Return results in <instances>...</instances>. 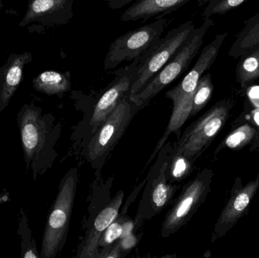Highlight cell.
<instances>
[{
	"mask_svg": "<svg viewBox=\"0 0 259 258\" xmlns=\"http://www.w3.org/2000/svg\"><path fill=\"white\" fill-rule=\"evenodd\" d=\"M78 183L77 168L62 178L59 192L47 218L41 245L40 258H55L65 246Z\"/></svg>",
	"mask_w": 259,
	"mask_h": 258,
	"instance_id": "7a4b0ae2",
	"label": "cell"
},
{
	"mask_svg": "<svg viewBox=\"0 0 259 258\" xmlns=\"http://www.w3.org/2000/svg\"><path fill=\"white\" fill-rule=\"evenodd\" d=\"M233 106L230 99L216 103L186 129L172 151L182 153L195 162L225 127Z\"/></svg>",
	"mask_w": 259,
	"mask_h": 258,
	"instance_id": "3957f363",
	"label": "cell"
},
{
	"mask_svg": "<svg viewBox=\"0 0 259 258\" xmlns=\"http://www.w3.org/2000/svg\"><path fill=\"white\" fill-rule=\"evenodd\" d=\"M122 257L119 242H115L112 246L104 248L101 252L99 253L97 258H119Z\"/></svg>",
	"mask_w": 259,
	"mask_h": 258,
	"instance_id": "cb8c5ba5",
	"label": "cell"
},
{
	"mask_svg": "<svg viewBox=\"0 0 259 258\" xmlns=\"http://www.w3.org/2000/svg\"><path fill=\"white\" fill-rule=\"evenodd\" d=\"M32 60L33 56L28 51L11 54L0 68V113L7 107L19 87L24 67Z\"/></svg>",
	"mask_w": 259,
	"mask_h": 258,
	"instance_id": "5bb4252c",
	"label": "cell"
},
{
	"mask_svg": "<svg viewBox=\"0 0 259 258\" xmlns=\"http://www.w3.org/2000/svg\"><path fill=\"white\" fill-rule=\"evenodd\" d=\"M124 192L120 191L113 199L100 212L92 228L87 235L84 241L79 248L77 257L97 258L99 251V242L102 235L109 225L118 218L120 208L123 202Z\"/></svg>",
	"mask_w": 259,
	"mask_h": 258,
	"instance_id": "4fadbf2b",
	"label": "cell"
},
{
	"mask_svg": "<svg viewBox=\"0 0 259 258\" xmlns=\"http://www.w3.org/2000/svg\"><path fill=\"white\" fill-rule=\"evenodd\" d=\"M3 197L1 196V195H0V203L3 202Z\"/></svg>",
	"mask_w": 259,
	"mask_h": 258,
	"instance_id": "4dcf8cb0",
	"label": "cell"
},
{
	"mask_svg": "<svg viewBox=\"0 0 259 258\" xmlns=\"http://www.w3.org/2000/svg\"><path fill=\"white\" fill-rule=\"evenodd\" d=\"M252 113H253L252 118H253L254 122H255V125L259 127V109H257L256 110L252 112Z\"/></svg>",
	"mask_w": 259,
	"mask_h": 258,
	"instance_id": "f1b7e54d",
	"label": "cell"
},
{
	"mask_svg": "<svg viewBox=\"0 0 259 258\" xmlns=\"http://www.w3.org/2000/svg\"><path fill=\"white\" fill-rule=\"evenodd\" d=\"M3 0H0V9H3Z\"/></svg>",
	"mask_w": 259,
	"mask_h": 258,
	"instance_id": "f546056e",
	"label": "cell"
},
{
	"mask_svg": "<svg viewBox=\"0 0 259 258\" xmlns=\"http://www.w3.org/2000/svg\"><path fill=\"white\" fill-rule=\"evenodd\" d=\"M259 47V12L245 23L229 51V56L238 59Z\"/></svg>",
	"mask_w": 259,
	"mask_h": 258,
	"instance_id": "2e32d148",
	"label": "cell"
},
{
	"mask_svg": "<svg viewBox=\"0 0 259 258\" xmlns=\"http://www.w3.org/2000/svg\"><path fill=\"white\" fill-rule=\"evenodd\" d=\"M33 87L37 92L48 95H60L71 89V74L56 71H46L33 80Z\"/></svg>",
	"mask_w": 259,
	"mask_h": 258,
	"instance_id": "e0dca14e",
	"label": "cell"
},
{
	"mask_svg": "<svg viewBox=\"0 0 259 258\" xmlns=\"http://www.w3.org/2000/svg\"><path fill=\"white\" fill-rule=\"evenodd\" d=\"M191 1L193 0H137L123 12L121 20L146 21L153 17H164Z\"/></svg>",
	"mask_w": 259,
	"mask_h": 258,
	"instance_id": "9a60e30c",
	"label": "cell"
},
{
	"mask_svg": "<svg viewBox=\"0 0 259 258\" xmlns=\"http://www.w3.org/2000/svg\"><path fill=\"white\" fill-rule=\"evenodd\" d=\"M169 156L159 168L150 171L149 180L146 184L143 198L140 201L135 225H140L145 220H149L162 212L170 204L177 191L178 185L169 183L166 177Z\"/></svg>",
	"mask_w": 259,
	"mask_h": 258,
	"instance_id": "9c48e42d",
	"label": "cell"
},
{
	"mask_svg": "<svg viewBox=\"0 0 259 258\" xmlns=\"http://www.w3.org/2000/svg\"><path fill=\"white\" fill-rule=\"evenodd\" d=\"M213 25L214 22L211 18H204L202 25L193 30L164 66L137 94L130 96L139 109L147 106L152 98L188 69L200 50L207 32Z\"/></svg>",
	"mask_w": 259,
	"mask_h": 258,
	"instance_id": "6da1fadb",
	"label": "cell"
},
{
	"mask_svg": "<svg viewBox=\"0 0 259 258\" xmlns=\"http://www.w3.org/2000/svg\"><path fill=\"white\" fill-rule=\"evenodd\" d=\"M164 17L120 36L111 44L104 60L105 70H111L124 62H131L144 54L156 41L168 24Z\"/></svg>",
	"mask_w": 259,
	"mask_h": 258,
	"instance_id": "52a82bcc",
	"label": "cell"
},
{
	"mask_svg": "<svg viewBox=\"0 0 259 258\" xmlns=\"http://www.w3.org/2000/svg\"><path fill=\"white\" fill-rule=\"evenodd\" d=\"M138 107L125 95L97 129L88 145V159L93 162L106 156L117 145L131 124Z\"/></svg>",
	"mask_w": 259,
	"mask_h": 258,
	"instance_id": "ba28073f",
	"label": "cell"
},
{
	"mask_svg": "<svg viewBox=\"0 0 259 258\" xmlns=\"http://www.w3.org/2000/svg\"><path fill=\"white\" fill-rule=\"evenodd\" d=\"M47 116L33 103L24 105L18 114L24 162L27 169L33 171L34 180L42 168L48 146L50 127Z\"/></svg>",
	"mask_w": 259,
	"mask_h": 258,
	"instance_id": "277c9868",
	"label": "cell"
},
{
	"mask_svg": "<svg viewBox=\"0 0 259 258\" xmlns=\"http://www.w3.org/2000/svg\"><path fill=\"white\" fill-rule=\"evenodd\" d=\"M255 140L258 141L259 142L258 126L252 125L251 123H246L239 126L235 130H232L225 141H223L219 148H217L215 154L223 147H227L232 150H240L243 149L249 144H252L253 146L252 148H254Z\"/></svg>",
	"mask_w": 259,
	"mask_h": 258,
	"instance_id": "ac0fdd59",
	"label": "cell"
},
{
	"mask_svg": "<svg viewBox=\"0 0 259 258\" xmlns=\"http://www.w3.org/2000/svg\"><path fill=\"white\" fill-rule=\"evenodd\" d=\"M134 227H135V223L132 220L124 218V221H123V233L121 238L124 237V236L132 233Z\"/></svg>",
	"mask_w": 259,
	"mask_h": 258,
	"instance_id": "83f0119b",
	"label": "cell"
},
{
	"mask_svg": "<svg viewBox=\"0 0 259 258\" xmlns=\"http://www.w3.org/2000/svg\"><path fill=\"white\" fill-rule=\"evenodd\" d=\"M74 0H28L20 27L32 23L47 27L66 25L74 16Z\"/></svg>",
	"mask_w": 259,
	"mask_h": 258,
	"instance_id": "7c38bea8",
	"label": "cell"
},
{
	"mask_svg": "<svg viewBox=\"0 0 259 258\" xmlns=\"http://www.w3.org/2000/svg\"><path fill=\"white\" fill-rule=\"evenodd\" d=\"M214 86L209 73L203 74L199 79L193 94V106L190 118L197 115L208 104L212 96Z\"/></svg>",
	"mask_w": 259,
	"mask_h": 258,
	"instance_id": "44dd1931",
	"label": "cell"
},
{
	"mask_svg": "<svg viewBox=\"0 0 259 258\" xmlns=\"http://www.w3.org/2000/svg\"><path fill=\"white\" fill-rule=\"evenodd\" d=\"M246 0H200L199 3H207L202 16L211 18L213 15H223L239 7Z\"/></svg>",
	"mask_w": 259,
	"mask_h": 258,
	"instance_id": "7402d4cb",
	"label": "cell"
},
{
	"mask_svg": "<svg viewBox=\"0 0 259 258\" xmlns=\"http://www.w3.org/2000/svg\"><path fill=\"white\" fill-rule=\"evenodd\" d=\"M123 218H117L102 235L99 242V248H109L121 239L123 233Z\"/></svg>",
	"mask_w": 259,
	"mask_h": 258,
	"instance_id": "603a6c76",
	"label": "cell"
},
{
	"mask_svg": "<svg viewBox=\"0 0 259 258\" xmlns=\"http://www.w3.org/2000/svg\"><path fill=\"white\" fill-rule=\"evenodd\" d=\"M248 95L252 105L257 109H259V86L250 88Z\"/></svg>",
	"mask_w": 259,
	"mask_h": 258,
	"instance_id": "4316f807",
	"label": "cell"
},
{
	"mask_svg": "<svg viewBox=\"0 0 259 258\" xmlns=\"http://www.w3.org/2000/svg\"><path fill=\"white\" fill-rule=\"evenodd\" d=\"M135 0H106L108 6L112 9H120L125 7Z\"/></svg>",
	"mask_w": 259,
	"mask_h": 258,
	"instance_id": "484cf974",
	"label": "cell"
},
{
	"mask_svg": "<svg viewBox=\"0 0 259 258\" xmlns=\"http://www.w3.org/2000/svg\"><path fill=\"white\" fill-rule=\"evenodd\" d=\"M140 57L134 59L127 66L115 71V80L107 86L94 108L90 123L93 132L97 131L120 101L131 93V88L137 78Z\"/></svg>",
	"mask_w": 259,
	"mask_h": 258,
	"instance_id": "30bf717a",
	"label": "cell"
},
{
	"mask_svg": "<svg viewBox=\"0 0 259 258\" xmlns=\"http://www.w3.org/2000/svg\"><path fill=\"white\" fill-rule=\"evenodd\" d=\"M196 28L193 21H188L167 32L140 57L137 78L130 96L137 94L173 57L180 47Z\"/></svg>",
	"mask_w": 259,
	"mask_h": 258,
	"instance_id": "8992f818",
	"label": "cell"
},
{
	"mask_svg": "<svg viewBox=\"0 0 259 258\" xmlns=\"http://www.w3.org/2000/svg\"><path fill=\"white\" fill-rule=\"evenodd\" d=\"M259 189V170L255 179L243 186L241 180H235L231 195L214 225L211 241L214 242L227 233L244 216Z\"/></svg>",
	"mask_w": 259,
	"mask_h": 258,
	"instance_id": "8fae6325",
	"label": "cell"
},
{
	"mask_svg": "<svg viewBox=\"0 0 259 258\" xmlns=\"http://www.w3.org/2000/svg\"><path fill=\"white\" fill-rule=\"evenodd\" d=\"M137 241L138 239H137V236L133 233L124 237L121 238L118 240V242H119L121 253L128 252L130 250L136 246Z\"/></svg>",
	"mask_w": 259,
	"mask_h": 258,
	"instance_id": "d4e9b609",
	"label": "cell"
},
{
	"mask_svg": "<svg viewBox=\"0 0 259 258\" xmlns=\"http://www.w3.org/2000/svg\"><path fill=\"white\" fill-rule=\"evenodd\" d=\"M194 162L182 153L172 151L169 156L166 177L170 183H179L189 177L194 169Z\"/></svg>",
	"mask_w": 259,
	"mask_h": 258,
	"instance_id": "ffe728a7",
	"label": "cell"
},
{
	"mask_svg": "<svg viewBox=\"0 0 259 258\" xmlns=\"http://www.w3.org/2000/svg\"><path fill=\"white\" fill-rule=\"evenodd\" d=\"M214 172L205 168L184 186L163 221L161 236L167 238L188 224L211 191Z\"/></svg>",
	"mask_w": 259,
	"mask_h": 258,
	"instance_id": "5b68a950",
	"label": "cell"
},
{
	"mask_svg": "<svg viewBox=\"0 0 259 258\" xmlns=\"http://www.w3.org/2000/svg\"><path fill=\"white\" fill-rule=\"evenodd\" d=\"M240 58L236 76L240 86L246 88L259 79V47Z\"/></svg>",
	"mask_w": 259,
	"mask_h": 258,
	"instance_id": "d6986e66",
	"label": "cell"
}]
</instances>
